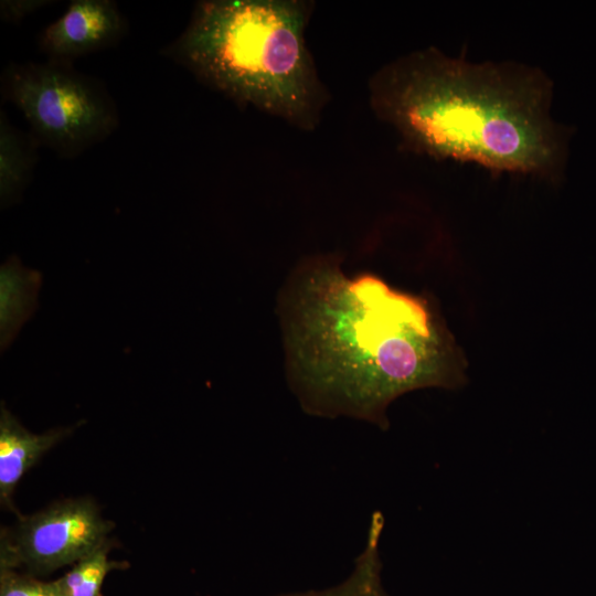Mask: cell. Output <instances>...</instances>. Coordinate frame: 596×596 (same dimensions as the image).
<instances>
[{"label":"cell","instance_id":"1","mask_svg":"<svg viewBox=\"0 0 596 596\" xmlns=\"http://www.w3.org/2000/svg\"><path fill=\"white\" fill-rule=\"evenodd\" d=\"M341 263L308 256L280 290L287 380L307 414L386 429L394 400L460 386L465 363L425 299L371 274L348 277Z\"/></svg>","mask_w":596,"mask_h":596},{"label":"cell","instance_id":"8","mask_svg":"<svg viewBox=\"0 0 596 596\" xmlns=\"http://www.w3.org/2000/svg\"><path fill=\"white\" fill-rule=\"evenodd\" d=\"M384 526L381 512L372 514L363 551L355 558L353 570L341 583L323 588L283 593L275 596H389L382 582L380 540Z\"/></svg>","mask_w":596,"mask_h":596},{"label":"cell","instance_id":"12","mask_svg":"<svg viewBox=\"0 0 596 596\" xmlns=\"http://www.w3.org/2000/svg\"><path fill=\"white\" fill-rule=\"evenodd\" d=\"M49 1L26 0V1H2L1 14L8 20H20L30 12L46 6Z\"/></svg>","mask_w":596,"mask_h":596},{"label":"cell","instance_id":"10","mask_svg":"<svg viewBox=\"0 0 596 596\" xmlns=\"http://www.w3.org/2000/svg\"><path fill=\"white\" fill-rule=\"evenodd\" d=\"M108 543L79 560L63 577L54 581L61 596H102L100 588L107 573L119 563L107 558Z\"/></svg>","mask_w":596,"mask_h":596},{"label":"cell","instance_id":"6","mask_svg":"<svg viewBox=\"0 0 596 596\" xmlns=\"http://www.w3.org/2000/svg\"><path fill=\"white\" fill-rule=\"evenodd\" d=\"M123 31L121 17L108 0H74L41 38V46L52 62L73 58L109 45Z\"/></svg>","mask_w":596,"mask_h":596},{"label":"cell","instance_id":"11","mask_svg":"<svg viewBox=\"0 0 596 596\" xmlns=\"http://www.w3.org/2000/svg\"><path fill=\"white\" fill-rule=\"evenodd\" d=\"M0 596H61L54 582L44 583L22 577L1 567Z\"/></svg>","mask_w":596,"mask_h":596},{"label":"cell","instance_id":"9","mask_svg":"<svg viewBox=\"0 0 596 596\" xmlns=\"http://www.w3.org/2000/svg\"><path fill=\"white\" fill-rule=\"evenodd\" d=\"M34 147L15 131L1 113L0 119V190L7 202L26 184L34 166Z\"/></svg>","mask_w":596,"mask_h":596},{"label":"cell","instance_id":"5","mask_svg":"<svg viewBox=\"0 0 596 596\" xmlns=\"http://www.w3.org/2000/svg\"><path fill=\"white\" fill-rule=\"evenodd\" d=\"M113 528L89 499L54 503L22 517L13 530H2L1 567L50 572L76 563L107 544Z\"/></svg>","mask_w":596,"mask_h":596},{"label":"cell","instance_id":"7","mask_svg":"<svg viewBox=\"0 0 596 596\" xmlns=\"http://www.w3.org/2000/svg\"><path fill=\"white\" fill-rule=\"evenodd\" d=\"M72 430L73 428H55L43 434L31 433L1 405L0 499L4 507L15 510L12 496L19 480L44 453Z\"/></svg>","mask_w":596,"mask_h":596},{"label":"cell","instance_id":"2","mask_svg":"<svg viewBox=\"0 0 596 596\" xmlns=\"http://www.w3.org/2000/svg\"><path fill=\"white\" fill-rule=\"evenodd\" d=\"M552 87L538 67L472 63L432 46L384 65L369 83L373 111L406 150L556 182L568 129L550 114Z\"/></svg>","mask_w":596,"mask_h":596},{"label":"cell","instance_id":"4","mask_svg":"<svg viewBox=\"0 0 596 596\" xmlns=\"http://www.w3.org/2000/svg\"><path fill=\"white\" fill-rule=\"evenodd\" d=\"M7 92L36 138L66 157L99 141L116 125L108 98L66 64L12 66Z\"/></svg>","mask_w":596,"mask_h":596},{"label":"cell","instance_id":"3","mask_svg":"<svg viewBox=\"0 0 596 596\" xmlns=\"http://www.w3.org/2000/svg\"><path fill=\"white\" fill-rule=\"evenodd\" d=\"M313 2L200 1L169 56L242 106L313 130L329 94L306 43Z\"/></svg>","mask_w":596,"mask_h":596}]
</instances>
